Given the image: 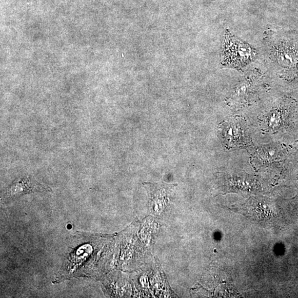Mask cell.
I'll list each match as a JSON object with an SVG mask.
<instances>
[{"mask_svg": "<svg viewBox=\"0 0 298 298\" xmlns=\"http://www.w3.org/2000/svg\"><path fill=\"white\" fill-rule=\"evenodd\" d=\"M271 57L281 75L287 78L298 77V41L280 39L272 44Z\"/></svg>", "mask_w": 298, "mask_h": 298, "instance_id": "cell-1", "label": "cell"}, {"mask_svg": "<svg viewBox=\"0 0 298 298\" xmlns=\"http://www.w3.org/2000/svg\"><path fill=\"white\" fill-rule=\"evenodd\" d=\"M256 52L248 43L231 35L228 32L225 35L223 54L225 65L234 68H241L252 62L256 57Z\"/></svg>", "mask_w": 298, "mask_h": 298, "instance_id": "cell-2", "label": "cell"}, {"mask_svg": "<svg viewBox=\"0 0 298 298\" xmlns=\"http://www.w3.org/2000/svg\"><path fill=\"white\" fill-rule=\"evenodd\" d=\"M52 191L49 187L39 183L31 175H25L16 179L4 192L3 202L11 201L20 196L34 192H47Z\"/></svg>", "mask_w": 298, "mask_h": 298, "instance_id": "cell-3", "label": "cell"}, {"mask_svg": "<svg viewBox=\"0 0 298 298\" xmlns=\"http://www.w3.org/2000/svg\"><path fill=\"white\" fill-rule=\"evenodd\" d=\"M220 131L222 140L229 147L242 146L248 143L247 129L241 120H230L224 122Z\"/></svg>", "mask_w": 298, "mask_h": 298, "instance_id": "cell-4", "label": "cell"}, {"mask_svg": "<svg viewBox=\"0 0 298 298\" xmlns=\"http://www.w3.org/2000/svg\"><path fill=\"white\" fill-rule=\"evenodd\" d=\"M260 75L253 72L246 76L236 87L231 98L237 103H243L255 97L260 89Z\"/></svg>", "mask_w": 298, "mask_h": 298, "instance_id": "cell-5", "label": "cell"}, {"mask_svg": "<svg viewBox=\"0 0 298 298\" xmlns=\"http://www.w3.org/2000/svg\"><path fill=\"white\" fill-rule=\"evenodd\" d=\"M288 106V104L285 103L283 105L276 108L273 110L267 117V122L268 126L271 129L277 128L281 123V117H283V114L286 110V109Z\"/></svg>", "mask_w": 298, "mask_h": 298, "instance_id": "cell-6", "label": "cell"}]
</instances>
